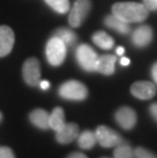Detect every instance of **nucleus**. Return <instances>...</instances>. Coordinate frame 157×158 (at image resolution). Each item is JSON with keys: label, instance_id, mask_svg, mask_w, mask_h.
<instances>
[{"label": "nucleus", "instance_id": "f257e3e1", "mask_svg": "<svg viewBox=\"0 0 157 158\" xmlns=\"http://www.w3.org/2000/svg\"><path fill=\"white\" fill-rule=\"evenodd\" d=\"M112 15L126 23H140L148 16V9L144 4L136 2H118L112 6Z\"/></svg>", "mask_w": 157, "mask_h": 158}, {"label": "nucleus", "instance_id": "f03ea898", "mask_svg": "<svg viewBox=\"0 0 157 158\" xmlns=\"http://www.w3.org/2000/svg\"><path fill=\"white\" fill-rule=\"evenodd\" d=\"M59 96L63 99L72 101H82L88 96V89L83 83L76 80H71L63 83L59 87Z\"/></svg>", "mask_w": 157, "mask_h": 158}, {"label": "nucleus", "instance_id": "7ed1b4c3", "mask_svg": "<svg viewBox=\"0 0 157 158\" xmlns=\"http://www.w3.org/2000/svg\"><path fill=\"white\" fill-rule=\"evenodd\" d=\"M66 45L57 37L53 36L46 45V58L49 64L59 66L64 61L66 55Z\"/></svg>", "mask_w": 157, "mask_h": 158}, {"label": "nucleus", "instance_id": "20e7f679", "mask_svg": "<svg viewBox=\"0 0 157 158\" xmlns=\"http://www.w3.org/2000/svg\"><path fill=\"white\" fill-rule=\"evenodd\" d=\"M76 58L79 65L86 72H96V64L97 60H98V56H97V53L91 46L87 44H82L76 47Z\"/></svg>", "mask_w": 157, "mask_h": 158}, {"label": "nucleus", "instance_id": "39448f33", "mask_svg": "<svg viewBox=\"0 0 157 158\" xmlns=\"http://www.w3.org/2000/svg\"><path fill=\"white\" fill-rule=\"evenodd\" d=\"M95 135L97 142L103 148H113L125 141L121 134L106 126H99L95 131Z\"/></svg>", "mask_w": 157, "mask_h": 158}, {"label": "nucleus", "instance_id": "423d86ee", "mask_svg": "<svg viewBox=\"0 0 157 158\" xmlns=\"http://www.w3.org/2000/svg\"><path fill=\"white\" fill-rule=\"evenodd\" d=\"M91 10L90 0H76L68 15V23L72 28H78L86 19Z\"/></svg>", "mask_w": 157, "mask_h": 158}, {"label": "nucleus", "instance_id": "0eeeda50", "mask_svg": "<svg viewBox=\"0 0 157 158\" xmlns=\"http://www.w3.org/2000/svg\"><path fill=\"white\" fill-rule=\"evenodd\" d=\"M41 69H40L39 60L32 57L27 59L23 65V78L25 82L31 87H36L40 84Z\"/></svg>", "mask_w": 157, "mask_h": 158}, {"label": "nucleus", "instance_id": "6e6552de", "mask_svg": "<svg viewBox=\"0 0 157 158\" xmlns=\"http://www.w3.org/2000/svg\"><path fill=\"white\" fill-rule=\"evenodd\" d=\"M114 119L118 124L125 131H131L137 123V113L129 106H122L116 110Z\"/></svg>", "mask_w": 157, "mask_h": 158}, {"label": "nucleus", "instance_id": "1a4fd4ad", "mask_svg": "<svg viewBox=\"0 0 157 158\" xmlns=\"http://www.w3.org/2000/svg\"><path fill=\"white\" fill-rule=\"evenodd\" d=\"M156 86L148 81H139L131 86L132 95L140 100L152 99L156 95Z\"/></svg>", "mask_w": 157, "mask_h": 158}, {"label": "nucleus", "instance_id": "9d476101", "mask_svg": "<svg viewBox=\"0 0 157 158\" xmlns=\"http://www.w3.org/2000/svg\"><path fill=\"white\" fill-rule=\"evenodd\" d=\"M153 39V31L151 27L143 25L137 28L132 34V43L138 48H144L151 43Z\"/></svg>", "mask_w": 157, "mask_h": 158}, {"label": "nucleus", "instance_id": "9b49d317", "mask_svg": "<svg viewBox=\"0 0 157 158\" xmlns=\"http://www.w3.org/2000/svg\"><path fill=\"white\" fill-rule=\"evenodd\" d=\"M79 136V127L78 124L73 123H64L60 130L56 131V141L58 143L63 144H69L72 143L73 140H76Z\"/></svg>", "mask_w": 157, "mask_h": 158}, {"label": "nucleus", "instance_id": "f8f14e48", "mask_svg": "<svg viewBox=\"0 0 157 158\" xmlns=\"http://www.w3.org/2000/svg\"><path fill=\"white\" fill-rule=\"evenodd\" d=\"M14 33L7 26H0V57H4L12 50Z\"/></svg>", "mask_w": 157, "mask_h": 158}, {"label": "nucleus", "instance_id": "ddd939ff", "mask_svg": "<svg viewBox=\"0 0 157 158\" xmlns=\"http://www.w3.org/2000/svg\"><path fill=\"white\" fill-rule=\"evenodd\" d=\"M116 57L113 55H102L98 57L96 64V72H99L102 75L110 76L115 70Z\"/></svg>", "mask_w": 157, "mask_h": 158}, {"label": "nucleus", "instance_id": "4468645a", "mask_svg": "<svg viewBox=\"0 0 157 158\" xmlns=\"http://www.w3.org/2000/svg\"><path fill=\"white\" fill-rule=\"evenodd\" d=\"M104 23L109 29L114 30V31H116L122 35H128L129 33L131 32V27H130L129 23L122 21L121 19H118V16H115L114 15L105 16Z\"/></svg>", "mask_w": 157, "mask_h": 158}, {"label": "nucleus", "instance_id": "2eb2a0df", "mask_svg": "<svg viewBox=\"0 0 157 158\" xmlns=\"http://www.w3.org/2000/svg\"><path fill=\"white\" fill-rule=\"evenodd\" d=\"M49 113L44 109H35L30 113V120L31 123L41 130L49 129Z\"/></svg>", "mask_w": 157, "mask_h": 158}, {"label": "nucleus", "instance_id": "dca6fc26", "mask_svg": "<svg viewBox=\"0 0 157 158\" xmlns=\"http://www.w3.org/2000/svg\"><path fill=\"white\" fill-rule=\"evenodd\" d=\"M92 40L97 46L100 47L101 49H104V50L111 49L113 45H114L113 39L107 34V33H105L103 31L96 32L95 34L92 36Z\"/></svg>", "mask_w": 157, "mask_h": 158}, {"label": "nucleus", "instance_id": "f3484780", "mask_svg": "<svg viewBox=\"0 0 157 158\" xmlns=\"http://www.w3.org/2000/svg\"><path fill=\"white\" fill-rule=\"evenodd\" d=\"M76 139H78L79 147L84 150L92 149L97 142L95 133L92 132V131H84L83 133L80 134Z\"/></svg>", "mask_w": 157, "mask_h": 158}, {"label": "nucleus", "instance_id": "a211bd4d", "mask_svg": "<svg viewBox=\"0 0 157 158\" xmlns=\"http://www.w3.org/2000/svg\"><path fill=\"white\" fill-rule=\"evenodd\" d=\"M64 112L61 107H56L53 109L52 113L49 116V127L55 132L60 130L64 126Z\"/></svg>", "mask_w": 157, "mask_h": 158}, {"label": "nucleus", "instance_id": "6ab92c4d", "mask_svg": "<svg viewBox=\"0 0 157 158\" xmlns=\"http://www.w3.org/2000/svg\"><path fill=\"white\" fill-rule=\"evenodd\" d=\"M54 36L60 39L66 45V47H72L76 44V40H78V37H76L75 32H72V30H68L65 28L57 29L54 33Z\"/></svg>", "mask_w": 157, "mask_h": 158}, {"label": "nucleus", "instance_id": "aec40b11", "mask_svg": "<svg viewBox=\"0 0 157 158\" xmlns=\"http://www.w3.org/2000/svg\"><path fill=\"white\" fill-rule=\"evenodd\" d=\"M113 158H134V149L128 142L123 141L119 145L114 147Z\"/></svg>", "mask_w": 157, "mask_h": 158}, {"label": "nucleus", "instance_id": "412c9836", "mask_svg": "<svg viewBox=\"0 0 157 158\" xmlns=\"http://www.w3.org/2000/svg\"><path fill=\"white\" fill-rule=\"evenodd\" d=\"M45 2L58 13H65L69 10L68 0H45Z\"/></svg>", "mask_w": 157, "mask_h": 158}, {"label": "nucleus", "instance_id": "4be33fe9", "mask_svg": "<svg viewBox=\"0 0 157 158\" xmlns=\"http://www.w3.org/2000/svg\"><path fill=\"white\" fill-rule=\"evenodd\" d=\"M134 157L135 158H157V155L152 151L146 149L144 147H137L134 150Z\"/></svg>", "mask_w": 157, "mask_h": 158}, {"label": "nucleus", "instance_id": "5701e85b", "mask_svg": "<svg viewBox=\"0 0 157 158\" xmlns=\"http://www.w3.org/2000/svg\"><path fill=\"white\" fill-rule=\"evenodd\" d=\"M0 158H14V154L10 148L0 147Z\"/></svg>", "mask_w": 157, "mask_h": 158}, {"label": "nucleus", "instance_id": "b1692460", "mask_svg": "<svg viewBox=\"0 0 157 158\" xmlns=\"http://www.w3.org/2000/svg\"><path fill=\"white\" fill-rule=\"evenodd\" d=\"M143 1H144L145 7L148 10H157V0H143Z\"/></svg>", "mask_w": 157, "mask_h": 158}, {"label": "nucleus", "instance_id": "393cba45", "mask_svg": "<svg viewBox=\"0 0 157 158\" xmlns=\"http://www.w3.org/2000/svg\"><path fill=\"white\" fill-rule=\"evenodd\" d=\"M149 113L150 115L153 119H154V122L157 123V102L155 103H152L151 105L149 106Z\"/></svg>", "mask_w": 157, "mask_h": 158}, {"label": "nucleus", "instance_id": "a878e982", "mask_svg": "<svg viewBox=\"0 0 157 158\" xmlns=\"http://www.w3.org/2000/svg\"><path fill=\"white\" fill-rule=\"evenodd\" d=\"M151 76H152V79L153 81L157 84V62H155L153 64L152 69H151Z\"/></svg>", "mask_w": 157, "mask_h": 158}, {"label": "nucleus", "instance_id": "bb28decb", "mask_svg": "<svg viewBox=\"0 0 157 158\" xmlns=\"http://www.w3.org/2000/svg\"><path fill=\"white\" fill-rule=\"evenodd\" d=\"M66 158H88L85 154L83 153H80V152H75V153H72L66 157Z\"/></svg>", "mask_w": 157, "mask_h": 158}, {"label": "nucleus", "instance_id": "cd10ccee", "mask_svg": "<svg viewBox=\"0 0 157 158\" xmlns=\"http://www.w3.org/2000/svg\"><path fill=\"white\" fill-rule=\"evenodd\" d=\"M39 86L41 87V89H43V90H47L50 87V84H49V82H47V81H41L39 84Z\"/></svg>", "mask_w": 157, "mask_h": 158}, {"label": "nucleus", "instance_id": "c85d7f7f", "mask_svg": "<svg viewBox=\"0 0 157 158\" xmlns=\"http://www.w3.org/2000/svg\"><path fill=\"white\" fill-rule=\"evenodd\" d=\"M121 64L122 65H129L130 64V59L129 58H126V57H122V59H121Z\"/></svg>", "mask_w": 157, "mask_h": 158}, {"label": "nucleus", "instance_id": "c756f323", "mask_svg": "<svg viewBox=\"0 0 157 158\" xmlns=\"http://www.w3.org/2000/svg\"><path fill=\"white\" fill-rule=\"evenodd\" d=\"M123 52H125V48H123V47H118V48H116V54L118 55H122L123 54Z\"/></svg>", "mask_w": 157, "mask_h": 158}, {"label": "nucleus", "instance_id": "7c9ffc66", "mask_svg": "<svg viewBox=\"0 0 157 158\" xmlns=\"http://www.w3.org/2000/svg\"><path fill=\"white\" fill-rule=\"evenodd\" d=\"M1 120H2V113L0 112V122H1Z\"/></svg>", "mask_w": 157, "mask_h": 158}, {"label": "nucleus", "instance_id": "2f4dec72", "mask_svg": "<svg viewBox=\"0 0 157 158\" xmlns=\"http://www.w3.org/2000/svg\"><path fill=\"white\" fill-rule=\"evenodd\" d=\"M102 158H107V157H102Z\"/></svg>", "mask_w": 157, "mask_h": 158}]
</instances>
